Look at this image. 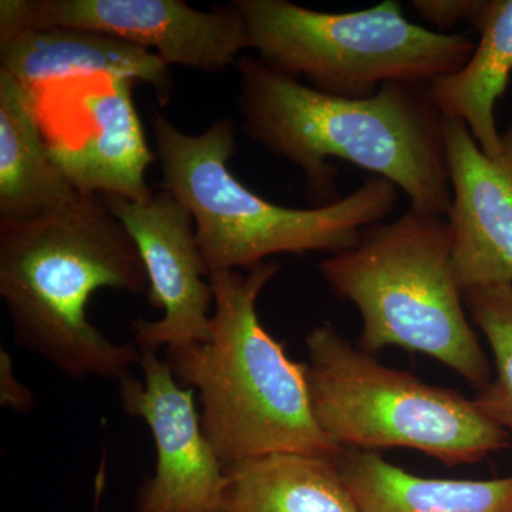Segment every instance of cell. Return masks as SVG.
<instances>
[{
    "instance_id": "obj_1",
    "label": "cell",
    "mask_w": 512,
    "mask_h": 512,
    "mask_svg": "<svg viewBox=\"0 0 512 512\" xmlns=\"http://www.w3.org/2000/svg\"><path fill=\"white\" fill-rule=\"evenodd\" d=\"M235 66L242 133L302 171L315 207L340 200L339 170L330 165L336 158L396 185L413 210L447 218L443 116L429 84L387 83L375 96L345 99L276 72L259 57L241 56Z\"/></svg>"
},
{
    "instance_id": "obj_2",
    "label": "cell",
    "mask_w": 512,
    "mask_h": 512,
    "mask_svg": "<svg viewBox=\"0 0 512 512\" xmlns=\"http://www.w3.org/2000/svg\"><path fill=\"white\" fill-rule=\"evenodd\" d=\"M100 289L148 292L136 242L101 195L79 192L35 217L0 221V296L15 342L70 379L120 382L141 352L90 322Z\"/></svg>"
},
{
    "instance_id": "obj_3",
    "label": "cell",
    "mask_w": 512,
    "mask_h": 512,
    "mask_svg": "<svg viewBox=\"0 0 512 512\" xmlns=\"http://www.w3.org/2000/svg\"><path fill=\"white\" fill-rule=\"evenodd\" d=\"M279 271L265 261L211 272L210 338L165 356L177 382L200 394L202 429L224 467L265 454L343 453L313 417L306 363L289 359L259 320V295Z\"/></svg>"
},
{
    "instance_id": "obj_4",
    "label": "cell",
    "mask_w": 512,
    "mask_h": 512,
    "mask_svg": "<svg viewBox=\"0 0 512 512\" xmlns=\"http://www.w3.org/2000/svg\"><path fill=\"white\" fill-rule=\"evenodd\" d=\"M150 124L161 188L194 218L210 274L249 269L279 254H338L355 247L363 229L386 221L399 200L396 185L372 175L332 204L282 207L259 197L229 171L237 154L234 121L218 119L192 136L151 109Z\"/></svg>"
},
{
    "instance_id": "obj_5",
    "label": "cell",
    "mask_w": 512,
    "mask_h": 512,
    "mask_svg": "<svg viewBox=\"0 0 512 512\" xmlns=\"http://www.w3.org/2000/svg\"><path fill=\"white\" fill-rule=\"evenodd\" d=\"M319 271L335 295L359 311L360 349L423 353L477 392L493 379L454 275L447 218L409 208L363 229L355 247L329 255Z\"/></svg>"
},
{
    "instance_id": "obj_6",
    "label": "cell",
    "mask_w": 512,
    "mask_h": 512,
    "mask_svg": "<svg viewBox=\"0 0 512 512\" xmlns=\"http://www.w3.org/2000/svg\"><path fill=\"white\" fill-rule=\"evenodd\" d=\"M305 343L313 417L343 450L406 447L454 467L510 447L511 434L474 400L382 365L330 323L312 329Z\"/></svg>"
},
{
    "instance_id": "obj_7",
    "label": "cell",
    "mask_w": 512,
    "mask_h": 512,
    "mask_svg": "<svg viewBox=\"0 0 512 512\" xmlns=\"http://www.w3.org/2000/svg\"><path fill=\"white\" fill-rule=\"evenodd\" d=\"M234 3L262 62L345 99L375 96L387 83L430 84L460 70L476 49L470 36L444 35L410 22L394 0L343 13L288 0Z\"/></svg>"
},
{
    "instance_id": "obj_8",
    "label": "cell",
    "mask_w": 512,
    "mask_h": 512,
    "mask_svg": "<svg viewBox=\"0 0 512 512\" xmlns=\"http://www.w3.org/2000/svg\"><path fill=\"white\" fill-rule=\"evenodd\" d=\"M69 28L154 50L168 66L221 72L251 49L234 2L202 12L183 0H2L0 39L29 29Z\"/></svg>"
},
{
    "instance_id": "obj_9",
    "label": "cell",
    "mask_w": 512,
    "mask_h": 512,
    "mask_svg": "<svg viewBox=\"0 0 512 512\" xmlns=\"http://www.w3.org/2000/svg\"><path fill=\"white\" fill-rule=\"evenodd\" d=\"M101 197L136 242L147 272L148 302L164 312L158 320L131 322L140 352L207 342L214 291L190 211L167 191L146 202Z\"/></svg>"
},
{
    "instance_id": "obj_10",
    "label": "cell",
    "mask_w": 512,
    "mask_h": 512,
    "mask_svg": "<svg viewBox=\"0 0 512 512\" xmlns=\"http://www.w3.org/2000/svg\"><path fill=\"white\" fill-rule=\"evenodd\" d=\"M133 373L119 382L121 406L147 424L156 444L154 476L141 484L136 512H215L224 464L214 450L195 406V390L177 382L167 360L143 350Z\"/></svg>"
},
{
    "instance_id": "obj_11",
    "label": "cell",
    "mask_w": 512,
    "mask_h": 512,
    "mask_svg": "<svg viewBox=\"0 0 512 512\" xmlns=\"http://www.w3.org/2000/svg\"><path fill=\"white\" fill-rule=\"evenodd\" d=\"M76 80V109L57 111L64 120L52 126L42 124L56 164L82 194L151 200L147 171L158 160L134 104L133 80L87 77L86 86Z\"/></svg>"
},
{
    "instance_id": "obj_12",
    "label": "cell",
    "mask_w": 512,
    "mask_h": 512,
    "mask_svg": "<svg viewBox=\"0 0 512 512\" xmlns=\"http://www.w3.org/2000/svg\"><path fill=\"white\" fill-rule=\"evenodd\" d=\"M443 133L458 285L463 292L512 285V123L495 157L481 150L461 121L443 117Z\"/></svg>"
},
{
    "instance_id": "obj_13",
    "label": "cell",
    "mask_w": 512,
    "mask_h": 512,
    "mask_svg": "<svg viewBox=\"0 0 512 512\" xmlns=\"http://www.w3.org/2000/svg\"><path fill=\"white\" fill-rule=\"evenodd\" d=\"M0 69L30 90L84 77H124L150 86L163 106L174 90L173 72L156 53L79 29H29L0 39Z\"/></svg>"
},
{
    "instance_id": "obj_14",
    "label": "cell",
    "mask_w": 512,
    "mask_h": 512,
    "mask_svg": "<svg viewBox=\"0 0 512 512\" xmlns=\"http://www.w3.org/2000/svg\"><path fill=\"white\" fill-rule=\"evenodd\" d=\"M77 194L50 153L35 94L0 69V221L35 217Z\"/></svg>"
},
{
    "instance_id": "obj_15",
    "label": "cell",
    "mask_w": 512,
    "mask_h": 512,
    "mask_svg": "<svg viewBox=\"0 0 512 512\" xmlns=\"http://www.w3.org/2000/svg\"><path fill=\"white\" fill-rule=\"evenodd\" d=\"M336 463L359 512H512V476L420 477L376 451L343 450Z\"/></svg>"
},
{
    "instance_id": "obj_16",
    "label": "cell",
    "mask_w": 512,
    "mask_h": 512,
    "mask_svg": "<svg viewBox=\"0 0 512 512\" xmlns=\"http://www.w3.org/2000/svg\"><path fill=\"white\" fill-rule=\"evenodd\" d=\"M478 33L473 55L457 72L429 84L441 116L466 124L488 157L503 148L495 109L512 74V0H481L471 23Z\"/></svg>"
},
{
    "instance_id": "obj_17",
    "label": "cell",
    "mask_w": 512,
    "mask_h": 512,
    "mask_svg": "<svg viewBox=\"0 0 512 512\" xmlns=\"http://www.w3.org/2000/svg\"><path fill=\"white\" fill-rule=\"evenodd\" d=\"M215 512H359L336 460L275 453L224 467Z\"/></svg>"
},
{
    "instance_id": "obj_18",
    "label": "cell",
    "mask_w": 512,
    "mask_h": 512,
    "mask_svg": "<svg viewBox=\"0 0 512 512\" xmlns=\"http://www.w3.org/2000/svg\"><path fill=\"white\" fill-rule=\"evenodd\" d=\"M471 322L487 339L494 359L491 382L474 403L512 437V285H491L463 292Z\"/></svg>"
},
{
    "instance_id": "obj_19",
    "label": "cell",
    "mask_w": 512,
    "mask_h": 512,
    "mask_svg": "<svg viewBox=\"0 0 512 512\" xmlns=\"http://www.w3.org/2000/svg\"><path fill=\"white\" fill-rule=\"evenodd\" d=\"M412 8L436 32L448 35V30L460 22L473 23L481 8V0H413Z\"/></svg>"
},
{
    "instance_id": "obj_20",
    "label": "cell",
    "mask_w": 512,
    "mask_h": 512,
    "mask_svg": "<svg viewBox=\"0 0 512 512\" xmlns=\"http://www.w3.org/2000/svg\"><path fill=\"white\" fill-rule=\"evenodd\" d=\"M0 404L18 413L29 412L35 404L32 390L15 376L12 356L6 350L0 352Z\"/></svg>"
}]
</instances>
